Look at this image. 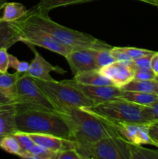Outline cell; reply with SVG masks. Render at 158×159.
Returning <instances> with one entry per match:
<instances>
[{"label":"cell","mask_w":158,"mask_h":159,"mask_svg":"<svg viewBox=\"0 0 158 159\" xmlns=\"http://www.w3.org/2000/svg\"><path fill=\"white\" fill-rule=\"evenodd\" d=\"M149 134H150V138L155 141L158 148V123H153V124H150Z\"/></svg>","instance_id":"d590c367"},{"label":"cell","mask_w":158,"mask_h":159,"mask_svg":"<svg viewBox=\"0 0 158 159\" xmlns=\"http://www.w3.org/2000/svg\"><path fill=\"white\" fill-rule=\"evenodd\" d=\"M34 79L56 110L68 107H91L95 105L94 101L88 99L81 92L64 80L58 82L54 79Z\"/></svg>","instance_id":"277c9868"},{"label":"cell","mask_w":158,"mask_h":159,"mask_svg":"<svg viewBox=\"0 0 158 159\" xmlns=\"http://www.w3.org/2000/svg\"><path fill=\"white\" fill-rule=\"evenodd\" d=\"M90 111L111 120L141 124H151L144 116L143 106L137 105L122 99L105 101L91 107H85Z\"/></svg>","instance_id":"8992f818"},{"label":"cell","mask_w":158,"mask_h":159,"mask_svg":"<svg viewBox=\"0 0 158 159\" xmlns=\"http://www.w3.org/2000/svg\"><path fill=\"white\" fill-rule=\"evenodd\" d=\"M132 159L158 158V150L146 148L142 145H135L131 144Z\"/></svg>","instance_id":"d4e9b609"},{"label":"cell","mask_w":158,"mask_h":159,"mask_svg":"<svg viewBox=\"0 0 158 159\" xmlns=\"http://www.w3.org/2000/svg\"><path fill=\"white\" fill-rule=\"evenodd\" d=\"M56 159H82L75 148L68 149L57 153Z\"/></svg>","instance_id":"836d02e7"},{"label":"cell","mask_w":158,"mask_h":159,"mask_svg":"<svg viewBox=\"0 0 158 159\" xmlns=\"http://www.w3.org/2000/svg\"><path fill=\"white\" fill-rule=\"evenodd\" d=\"M20 42L19 35L10 23L2 21L0 23V49L9 48Z\"/></svg>","instance_id":"7402d4cb"},{"label":"cell","mask_w":158,"mask_h":159,"mask_svg":"<svg viewBox=\"0 0 158 159\" xmlns=\"http://www.w3.org/2000/svg\"><path fill=\"white\" fill-rule=\"evenodd\" d=\"M1 22H2V17L0 16V23H1Z\"/></svg>","instance_id":"b9f144b4"},{"label":"cell","mask_w":158,"mask_h":159,"mask_svg":"<svg viewBox=\"0 0 158 159\" xmlns=\"http://www.w3.org/2000/svg\"><path fill=\"white\" fill-rule=\"evenodd\" d=\"M74 81L84 85H115L110 79L105 77L99 69L84 71L74 76Z\"/></svg>","instance_id":"9a60e30c"},{"label":"cell","mask_w":158,"mask_h":159,"mask_svg":"<svg viewBox=\"0 0 158 159\" xmlns=\"http://www.w3.org/2000/svg\"><path fill=\"white\" fill-rule=\"evenodd\" d=\"M15 105V102L7 95L5 94L2 90H0V107H9Z\"/></svg>","instance_id":"e575fe53"},{"label":"cell","mask_w":158,"mask_h":159,"mask_svg":"<svg viewBox=\"0 0 158 159\" xmlns=\"http://www.w3.org/2000/svg\"><path fill=\"white\" fill-rule=\"evenodd\" d=\"M151 69L156 73V75H158V52H156L153 55L151 59Z\"/></svg>","instance_id":"8d00e7d4"},{"label":"cell","mask_w":158,"mask_h":159,"mask_svg":"<svg viewBox=\"0 0 158 159\" xmlns=\"http://www.w3.org/2000/svg\"><path fill=\"white\" fill-rule=\"evenodd\" d=\"M94 49L73 50L65 58L74 76L90 70L98 69L94 59Z\"/></svg>","instance_id":"8fae6325"},{"label":"cell","mask_w":158,"mask_h":159,"mask_svg":"<svg viewBox=\"0 0 158 159\" xmlns=\"http://www.w3.org/2000/svg\"><path fill=\"white\" fill-rule=\"evenodd\" d=\"M3 14L2 21L11 23L24 17L29 12V9L20 2H7L2 7Z\"/></svg>","instance_id":"ac0fdd59"},{"label":"cell","mask_w":158,"mask_h":159,"mask_svg":"<svg viewBox=\"0 0 158 159\" xmlns=\"http://www.w3.org/2000/svg\"><path fill=\"white\" fill-rule=\"evenodd\" d=\"M28 46L30 47L31 50L34 53V58L29 64V69L26 71L29 75L33 79H40V80H52L54 79L50 75L52 71L61 75L66 74L67 71L63 68H60L59 66H54L50 62L45 60L44 57L37 52L33 45L28 44Z\"/></svg>","instance_id":"7c38bea8"},{"label":"cell","mask_w":158,"mask_h":159,"mask_svg":"<svg viewBox=\"0 0 158 159\" xmlns=\"http://www.w3.org/2000/svg\"><path fill=\"white\" fill-rule=\"evenodd\" d=\"M91 1L94 0H40V2L31 9L40 13H48L50 10L57 8L71 5L81 4Z\"/></svg>","instance_id":"d6986e66"},{"label":"cell","mask_w":158,"mask_h":159,"mask_svg":"<svg viewBox=\"0 0 158 159\" xmlns=\"http://www.w3.org/2000/svg\"><path fill=\"white\" fill-rule=\"evenodd\" d=\"M122 90L136 91L158 95V83L156 80H137L134 79L121 88Z\"/></svg>","instance_id":"44dd1931"},{"label":"cell","mask_w":158,"mask_h":159,"mask_svg":"<svg viewBox=\"0 0 158 159\" xmlns=\"http://www.w3.org/2000/svg\"><path fill=\"white\" fill-rule=\"evenodd\" d=\"M139 1H142V2H143L144 0H139Z\"/></svg>","instance_id":"ee69618b"},{"label":"cell","mask_w":158,"mask_h":159,"mask_svg":"<svg viewBox=\"0 0 158 159\" xmlns=\"http://www.w3.org/2000/svg\"><path fill=\"white\" fill-rule=\"evenodd\" d=\"M10 23L18 34L20 41L26 44L41 47L64 57L73 51L46 32L26 23L21 19Z\"/></svg>","instance_id":"52a82bcc"},{"label":"cell","mask_w":158,"mask_h":159,"mask_svg":"<svg viewBox=\"0 0 158 159\" xmlns=\"http://www.w3.org/2000/svg\"><path fill=\"white\" fill-rule=\"evenodd\" d=\"M0 148L8 153L18 156L22 152L21 144L13 134L3 136L0 141Z\"/></svg>","instance_id":"cb8c5ba5"},{"label":"cell","mask_w":158,"mask_h":159,"mask_svg":"<svg viewBox=\"0 0 158 159\" xmlns=\"http://www.w3.org/2000/svg\"><path fill=\"white\" fill-rule=\"evenodd\" d=\"M57 153L35 144L28 151L22 152L20 157L29 159H56Z\"/></svg>","instance_id":"603a6c76"},{"label":"cell","mask_w":158,"mask_h":159,"mask_svg":"<svg viewBox=\"0 0 158 159\" xmlns=\"http://www.w3.org/2000/svg\"><path fill=\"white\" fill-rule=\"evenodd\" d=\"M15 123L18 131L43 134L70 140L69 130L55 111L26 108L15 105Z\"/></svg>","instance_id":"3957f363"},{"label":"cell","mask_w":158,"mask_h":159,"mask_svg":"<svg viewBox=\"0 0 158 159\" xmlns=\"http://www.w3.org/2000/svg\"><path fill=\"white\" fill-rule=\"evenodd\" d=\"M29 64L26 61H21L15 56L9 54V68L15 70L20 73H26L29 69Z\"/></svg>","instance_id":"f546056e"},{"label":"cell","mask_w":158,"mask_h":159,"mask_svg":"<svg viewBox=\"0 0 158 159\" xmlns=\"http://www.w3.org/2000/svg\"><path fill=\"white\" fill-rule=\"evenodd\" d=\"M119 98L139 106H150L158 101V95L126 90H122Z\"/></svg>","instance_id":"e0dca14e"},{"label":"cell","mask_w":158,"mask_h":159,"mask_svg":"<svg viewBox=\"0 0 158 159\" xmlns=\"http://www.w3.org/2000/svg\"><path fill=\"white\" fill-rule=\"evenodd\" d=\"M156 82H157V83H158V75L156 76Z\"/></svg>","instance_id":"60d3db41"},{"label":"cell","mask_w":158,"mask_h":159,"mask_svg":"<svg viewBox=\"0 0 158 159\" xmlns=\"http://www.w3.org/2000/svg\"><path fill=\"white\" fill-rule=\"evenodd\" d=\"M15 105L26 108L55 111V107L37 85L35 79L27 73L20 76L16 84Z\"/></svg>","instance_id":"ba28073f"},{"label":"cell","mask_w":158,"mask_h":159,"mask_svg":"<svg viewBox=\"0 0 158 159\" xmlns=\"http://www.w3.org/2000/svg\"><path fill=\"white\" fill-rule=\"evenodd\" d=\"M111 52L112 54L116 61L121 62V63H123L125 64V65H129V66H132L133 60H132V59L129 57V56L127 55L125 53L116 49V47H113V48H112Z\"/></svg>","instance_id":"1f68e13d"},{"label":"cell","mask_w":158,"mask_h":159,"mask_svg":"<svg viewBox=\"0 0 158 159\" xmlns=\"http://www.w3.org/2000/svg\"><path fill=\"white\" fill-rule=\"evenodd\" d=\"M2 137H0V141H1V139H2Z\"/></svg>","instance_id":"7bdbcfd3"},{"label":"cell","mask_w":158,"mask_h":159,"mask_svg":"<svg viewBox=\"0 0 158 159\" xmlns=\"http://www.w3.org/2000/svg\"><path fill=\"white\" fill-rule=\"evenodd\" d=\"M99 71L110 79L116 86L120 89L134 79V69L131 66L119 61H115L103 67Z\"/></svg>","instance_id":"4fadbf2b"},{"label":"cell","mask_w":158,"mask_h":159,"mask_svg":"<svg viewBox=\"0 0 158 159\" xmlns=\"http://www.w3.org/2000/svg\"><path fill=\"white\" fill-rule=\"evenodd\" d=\"M83 108L94 115L104 124L114 129L122 139L126 141L129 144H135V145L150 144V145H153L157 148L155 141L150 138V134H149L150 124H136V123L126 122V121L115 120L108 119L102 115L90 111L89 110L85 108V107Z\"/></svg>","instance_id":"9c48e42d"},{"label":"cell","mask_w":158,"mask_h":159,"mask_svg":"<svg viewBox=\"0 0 158 159\" xmlns=\"http://www.w3.org/2000/svg\"><path fill=\"white\" fill-rule=\"evenodd\" d=\"M35 144L52 152L75 148V142L60 137L43 134H28Z\"/></svg>","instance_id":"5bb4252c"},{"label":"cell","mask_w":158,"mask_h":159,"mask_svg":"<svg viewBox=\"0 0 158 159\" xmlns=\"http://www.w3.org/2000/svg\"><path fill=\"white\" fill-rule=\"evenodd\" d=\"M21 20L45 31L72 50H105L113 48L105 41L95 38L90 34L66 27L56 23L50 18L48 13H40L30 9L28 13Z\"/></svg>","instance_id":"7a4b0ae2"},{"label":"cell","mask_w":158,"mask_h":159,"mask_svg":"<svg viewBox=\"0 0 158 159\" xmlns=\"http://www.w3.org/2000/svg\"><path fill=\"white\" fill-rule=\"evenodd\" d=\"M12 106H14V105H12ZM12 106H9V107H0V112L4 111V110H7V109L10 108V107H12Z\"/></svg>","instance_id":"ab89813d"},{"label":"cell","mask_w":158,"mask_h":159,"mask_svg":"<svg viewBox=\"0 0 158 159\" xmlns=\"http://www.w3.org/2000/svg\"><path fill=\"white\" fill-rule=\"evenodd\" d=\"M153 54H148V55L143 56L139 58L133 60L131 67L134 69V71L137 68H151L150 65H151V59Z\"/></svg>","instance_id":"4dcf8cb0"},{"label":"cell","mask_w":158,"mask_h":159,"mask_svg":"<svg viewBox=\"0 0 158 159\" xmlns=\"http://www.w3.org/2000/svg\"></svg>","instance_id":"f6af8a7d"},{"label":"cell","mask_w":158,"mask_h":159,"mask_svg":"<svg viewBox=\"0 0 158 159\" xmlns=\"http://www.w3.org/2000/svg\"><path fill=\"white\" fill-rule=\"evenodd\" d=\"M6 2H7V0H0V10L2 9L3 6H4V4Z\"/></svg>","instance_id":"f35d334b"},{"label":"cell","mask_w":158,"mask_h":159,"mask_svg":"<svg viewBox=\"0 0 158 159\" xmlns=\"http://www.w3.org/2000/svg\"><path fill=\"white\" fill-rule=\"evenodd\" d=\"M157 75L151 68H137L135 70L134 79L137 80H155Z\"/></svg>","instance_id":"f1b7e54d"},{"label":"cell","mask_w":158,"mask_h":159,"mask_svg":"<svg viewBox=\"0 0 158 159\" xmlns=\"http://www.w3.org/2000/svg\"><path fill=\"white\" fill-rule=\"evenodd\" d=\"M143 113L151 124L158 123V101L150 106H143Z\"/></svg>","instance_id":"83f0119b"},{"label":"cell","mask_w":158,"mask_h":159,"mask_svg":"<svg viewBox=\"0 0 158 159\" xmlns=\"http://www.w3.org/2000/svg\"><path fill=\"white\" fill-rule=\"evenodd\" d=\"M82 159H132L131 144L119 136L104 138L93 143L75 144Z\"/></svg>","instance_id":"5b68a950"},{"label":"cell","mask_w":158,"mask_h":159,"mask_svg":"<svg viewBox=\"0 0 158 159\" xmlns=\"http://www.w3.org/2000/svg\"><path fill=\"white\" fill-rule=\"evenodd\" d=\"M23 73L15 72L10 73H0V90L7 95L9 98L15 102L16 96V84L20 76Z\"/></svg>","instance_id":"ffe728a7"},{"label":"cell","mask_w":158,"mask_h":159,"mask_svg":"<svg viewBox=\"0 0 158 159\" xmlns=\"http://www.w3.org/2000/svg\"><path fill=\"white\" fill-rule=\"evenodd\" d=\"M116 49L125 53L127 55L129 56L132 60H135L143 56L148 55V54H155L156 51H150V50L143 49V48H132V47H116Z\"/></svg>","instance_id":"4316f807"},{"label":"cell","mask_w":158,"mask_h":159,"mask_svg":"<svg viewBox=\"0 0 158 159\" xmlns=\"http://www.w3.org/2000/svg\"><path fill=\"white\" fill-rule=\"evenodd\" d=\"M55 112L68 126L70 140L77 144H89L107 137L119 136L114 129L83 107H64Z\"/></svg>","instance_id":"6da1fadb"},{"label":"cell","mask_w":158,"mask_h":159,"mask_svg":"<svg viewBox=\"0 0 158 159\" xmlns=\"http://www.w3.org/2000/svg\"><path fill=\"white\" fill-rule=\"evenodd\" d=\"M15 105L0 112V137L13 134L18 131L15 123Z\"/></svg>","instance_id":"2e32d148"},{"label":"cell","mask_w":158,"mask_h":159,"mask_svg":"<svg viewBox=\"0 0 158 159\" xmlns=\"http://www.w3.org/2000/svg\"><path fill=\"white\" fill-rule=\"evenodd\" d=\"M9 68V54L8 48H3L0 49V73L8 72Z\"/></svg>","instance_id":"d6a6232c"},{"label":"cell","mask_w":158,"mask_h":159,"mask_svg":"<svg viewBox=\"0 0 158 159\" xmlns=\"http://www.w3.org/2000/svg\"><path fill=\"white\" fill-rule=\"evenodd\" d=\"M81 92L88 99H91L95 104L105 101L119 99L122 89L116 85H84L74 81V79L64 80Z\"/></svg>","instance_id":"30bf717a"},{"label":"cell","mask_w":158,"mask_h":159,"mask_svg":"<svg viewBox=\"0 0 158 159\" xmlns=\"http://www.w3.org/2000/svg\"><path fill=\"white\" fill-rule=\"evenodd\" d=\"M94 59L96 66L99 70L116 61L111 52V49L96 50L94 52Z\"/></svg>","instance_id":"484cf974"},{"label":"cell","mask_w":158,"mask_h":159,"mask_svg":"<svg viewBox=\"0 0 158 159\" xmlns=\"http://www.w3.org/2000/svg\"><path fill=\"white\" fill-rule=\"evenodd\" d=\"M143 2L147 3V4H150L152 6H154L158 8V0H144Z\"/></svg>","instance_id":"74e56055"}]
</instances>
